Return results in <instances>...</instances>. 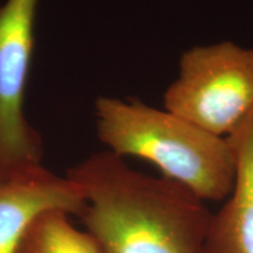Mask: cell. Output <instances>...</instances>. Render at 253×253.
Here are the masks:
<instances>
[{
	"label": "cell",
	"instance_id": "6da1fadb",
	"mask_svg": "<svg viewBox=\"0 0 253 253\" xmlns=\"http://www.w3.org/2000/svg\"><path fill=\"white\" fill-rule=\"evenodd\" d=\"M80 190L79 218L99 253H204L212 213L166 177L140 172L103 150L67 170Z\"/></svg>",
	"mask_w": 253,
	"mask_h": 253
},
{
	"label": "cell",
	"instance_id": "7a4b0ae2",
	"mask_svg": "<svg viewBox=\"0 0 253 253\" xmlns=\"http://www.w3.org/2000/svg\"><path fill=\"white\" fill-rule=\"evenodd\" d=\"M94 108L97 137L110 153L147 161L204 202L230 195L235 162L226 137L141 100L101 96Z\"/></svg>",
	"mask_w": 253,
	"mask_h": 253
},
{
	"label": "cell",
	"instance_id": "3957f363",
	"mask_svg": "<svg viewBox=\"0 0 253 253\" xmlns=\"http://www.w3.org/2000/svg\"><path fill=\"white\" fill-rule=\"evenodd\" d=\"M163 102L203 130L227 137L253 110V48L224 40L185 50Z\"/></svg>",
	"mask_w": 253,
	"mask_h": 253
},
{
	"label": "cell",
	"instance_id": "277c9868",
	"mask_svg": "<svg viewBox=\"0 0 253 253\" xmlns=\"http://www.w3.org/2000/svg\"><path fill=\"white\" fill-rule=\"evenodd\" d=\"M39 0L0 2V177L43 167V141L25 115Z\"/></svg>",
	"mask_w": 253,
	"mask_h": 253
},
{
	"label": "cell",
	"instance_id": "5b68a950",
	"mask_svg": "<svg viewBox=\"0 0 253 253\" xmlns=\"http://www.w3.org/2000/svg\"><path fill=\"white\" fill-rule=\"evenodd\" d=\"M84 209L78 186L45 167L0 177V253H17L27 227L45 211L61 210L79 217Z\"/></svg>",
	"mask_w": 253,
	"mask_h": 253
},
{
	"label": "cell",
	"instance_id": "8992f818",
	"mask_svg": "<svg viewBox=\"0 0 253 253\" xmlns=\"http://www.w3.org/2000/svg\"><path fill=\"white\" fill-rule=\"evenodd\" d=\"M226 138L235 178L225 203L212 213L204 253H253V110Z\"/></svg>",
	"mask_w": 253,
	"mask_h": 253
},
{
	"label": "cell",
	"instance_id": "52a82bcc",
	"mask_svg": "<svg viewBox=\"0 0 253 253\" xmlns=\"http://www.w3.org/2000/svg\"><path fill=\"white\" fill-rule=\"evenodd\" d=\"M17 253H99L86 231L72 224L69 213L48 210L27 227Z\"/></svg>",
	"mask_w": 253,
	"mask_h": 253
}]
</instances>
